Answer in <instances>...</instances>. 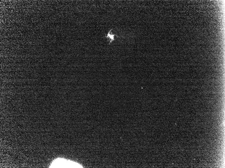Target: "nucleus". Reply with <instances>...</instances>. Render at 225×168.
<instances>
[{
    "instance_id": "2",
    "label": "nucleus",
    "mask_w": 225,
    "mask_h": 168,
    "mask_svg": "<svg viewBox=\"0 0 225 168\" xmlns=\"http://www.w3.org/2000/svg\"><path fill=\"white\" fill-rule=\"evenodd\" d=\"M112 29L111 30H110L107 34V35L106 36L107 38H109L110 39V44L113 41H114L115 40L114 39V36L116 35L115 34H113L112 33H111V31L112 30Z\"/></svg>"
},
{
    "instance_id": "1",
    "label": "nucleus",
    "mask_w": 225,
    "mask_h": 168,
    "mask_svg": "<svg viewBox=\"0 0 225 168\" xmlns=\"http://www.w3.org/2000/svg\"><path fill=\"white\" fill-rule=\"evenodd\" d=\"M53 165L52 168H83L78 163L62 159L57 160Z\"/></svg>"
}]
</instances>
